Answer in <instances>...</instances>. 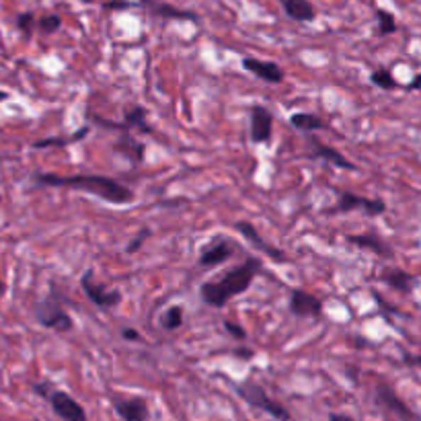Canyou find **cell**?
Masks as SVG:
<instances>
[{
    "label": "cell",
    "mask_w": 421,
    "mask_h": 421,
    "mask_svg": "<svg viewBox=\"0 0 421 421\" xmlns=\"http://www.w3.org/2000/svg\"><path fill=\"white\" fill-rule=\"evenodd\" d=\"M35 27H38V19H35V15H33L31 11H25V13L17 15V29H19L21 33L27 39L33 35Z\"/></svg>",
    "instance_id": "4316f807"
},
{
    "label": "cell",
    "mask_w": 421,
    "mask_h": 421,
    "mask_svg": "<svg viewBox=\"0 0 421 421\" xmlns=\"http://www.w3.org/2000/svg\"><path fill=\"white\" fill-rule=\"evenodd\" d=\"M4 290H6V284H4V282H2V280H0V296H2V294H4Z\"/></svg>",
    "instance_id": "f35d334b"
},
{
    "label": "cell",
    "mask_w": 421,
    "mask_h": 421,
    "mask_svg": "<svg viewBox=\"0 0 421 421\" xmlns=\"http://www.w3.org/2000/svg\"><path fill=\"white\" fill-rule=\"evenodd\" d=\"M121 124H124L126 132H130V134H132L134 128L140 130V132H146V134L153 132V128L146 121V107H142V105H130V107H126Z\"/></svg>",
    "instance_id": "44dd1931"
},
{
    "label": "cell",
    "mask_w": 421,
    "mask_h": 421,
    "mask_svg": "<svg viewBox=\"0 0 421 421\" xmlns=\"http://www.w3.org/2000/svg\"><path fill=\"white\" fill-rule=\"evenodd\" d=\"M345 241L354 247H360V249L372 251L376 253L378 257H386L390 259L393 257V249L384 243V239H381L376 232H366V234H347Z\"/></svg>",
    "instance_id": "2e32d148"
},
{
    "label": "cell",
    "mask_w": 421,
    "mask_h": 421,
    "mask_svg": "<svg viewBox=\"0 0 421 421\" xmlns=\"http://www.w3.org/2000/svg\"><path fill=\"white\" fill-rule=\"evenodd\" d=\"M290 126L298 132H305V134H312V132H319V130H325V121L315 114H294L290 115Z\"/></svg>",
    "instance_id": "603a6c76"
},
{
    "label": "cell",
    "mask_w": 421,
    "mask_h": 421,
    "mask_svg": "<svg viewBox=\"0 0 421 421\" xmlns=\"http://www.w3.org/2000/svg\"><path fill=\"white\" fill-rule=\"evenodd\" d=\"M114 151L126 158H130L132 163H142L144 160V153H146V144H142L140 140H136L130 132H121V136L115 140Z\"/></svg>",
    "instance_id": "ac0fdd59"
},
{
    "label": "cell",
    "mask_w": 421,
    "mask_h": 421,
    "mask_svg": "<svg viewBox=\"0 0 421 421\" xmlns=\"http://www.w3.org/2000/svg\"><path fill=\"white\" fill-rule=\"evenodd\" d=\"M236 360H245V362H249L255 358V349H251L247 345H239V347H234L232 351H230Z\"/></svg>",
    "instance_id": "1f68e13d"
},
{
    "label": "cell",
    "mask_w": 421,
    "mask_h": 421,
    "mask_svg": "<svg viewBox=\"0 0 421 421\" xmlns=\"http://www.w3.org/2000/svg\"><path fill=\"white\" fill-rule=\"evenodd\" d=\"M259 271H261V261L257 257H247L245 263L229 269L226 273H222V278L204 282L199 286V296L208 307L222 308L229 300L245 294Z\"/></svg>",
    "instance_id": "7a4b0ae2"
},
{
    "label": "cell",
    "mask_w": 421,
    "mask_h": 421,
    "mask_svg": "<svg viewBox=\"0 0 421 421\" xmlns=\"http://www.w3.org/2000/svg\"><path fill=\"white\" fill-rule=\"evenodd\" d=\"M60 27H62V19H60L58 15H43V17L38 21V29L41 33H45V35L56 33Z\"/></svg>",
    "instance_id": "83f0119b"
},
{
    "label": "cell",
    "mask_w": 421,
    "mask_h": 421,
    "mask_svg": "<svg viewBox=\"0 0 421 421\" xmlns=\"http://www.w3.org/2000/svg\"><path fill=\"white\" fill-rule=\"evenodd\" d=\"M234 229L239 230L247 241H249L251 245L255 247V249L263 251L268 257H271V261H275V263H288V255L282 249H275V247H271L268 241L259 234V230L255 229L253 224H251L249 220H239L236 224H234Z\"/></svg>",
    "instance_id": "4fadbf2b"
},
{
    "label": "cell",
    "mask_w": 421,
    "mask_h": 421,
    "mask_svg": "<svg viewBox=\"0 0 421 421\" xmlns=\"http://www.w3.org/2000/svg\"><path fill=\"white\" fill-rule=\"evenodd\" d=\"M121 337H124L126 341H142V335H140L136 329H132V327H124V329H121Z\"/></svg>",
    "instance_id": "836d02e7"
},
{
    "label": "cell",
    "mask_w": 421,
    "mask_h": 421,
    "mask_svg": "<svg viewBox=\"0 0 421 421\" xmlns=\"http://www.w3.org/2000/svg\"><path fill=\"white\" fill-rule=\"evenodd\" d=\"M80 2H93V0H80Z\"/></svg>",
    "instance_id": "ab89813d"
},
{
    "label": "cell",
    "mask_w": 421,
    "mask_h": 421,
    "mask_svg": "<svg viewBox=\"0 0 421 421\" xmlns=\"http://www.w3.org/2000/svg\"><path fill=\"white\" fill-rule=\"evenodd\" d=\"M378 280L388 288L401 292V294H409V292H413V288L417 286V275H413V273H409L401 268H384L378 275Z\"/></svg>",
    "instance_id": "9a60e30c"
},
{
    "label": "cell",
    "mask_w": 421,
    "mask_h": 421,
    "mask_svg": "<svg viewBox=\"0 0 421 421\" xmlns=\"http://www.w3.org/2000/svg\"><path fill=\"white\" fill-rule=\"evenodd\" d=\"M273 134V115L266 105L251 107V142L268 144Z\"/></svg>",
    "instance_id": "7c38bea8"
},
{
    "label": "cell",
    "mask_w": 421,
    "mask_h": 421,
    "mask_svg": "<svg viewBox=\"0 0 421 421\" xmlns=\"http://www.w3.org/2000/svg\"><path fill=\"white\" fill-rule=\"evenodd\" d=\"M222 325H224V331L229 333L232 339H236V341H245L247 339V331L243 329L241 325H236L234 321H222Z\"/></svg>",
    "instance_id": "f546056e"
},
{
    "label": "cell",
    "mask_w": 421,
    "mask_h": 421,
    "mask_svg": "<svg viewBox=\"0 0 421 421\" xmlns=\"http://www.w3.org/2000/svg\"><path fill=\"white\" fill-rule=\"evenodd\" d=\"M234 393L247 403L253 409H259L263 413L271 415L273 420L278 421H290L292 415L288 411V407H284L280 401L271 399L266 388L261 384L253 383V381H245V383H234Z\"/></svg>",
    "instance_id": "3957f363"
},
{
    "label": "cell",
    "mask_w": 421,
    "mask_h": 421,
    "mask_svg": "<svg viewBox=\"0 0 421 421\" xmlns=\"http://www.w3.org/2000/svg\"><path fill=\"white\" fill-rule=\"evenodd\" d=\"M284 13L292 21L298 23H312L317 19V9L310 0H282Z\"/></svg>",
    "instance_id": "ffe728a7"
},
{
    "label": "cell",
    "mask_w": 421,
    "mask_h": 421,
    "mask_svg": "<svg viewBox=\"0 0 421 421\" xmlns=\"http://www.w3.org/2000/svg\"><path fill=\"white\" fill-rule=\"evenodd\" d=\"M89 132H91V128L84 126L82 130H78V132H75V134L70 136H54V138H41V140H35L31 146H33L35 151H43V148H66V146H70V144H77L78 140L87 138Z\"/></svg>",
    "instance_id": "7402d4cb"
},
{
    "label": "cell",
    "mask_w": 421,
    "mask_h": 421,
    "mask_svg": "<svg viewBox=\"0 0 421 421\" xmlns=\"http://www.w3.org/2000/svg\"><path fill=\"white\" fill-rule=\"evenodd\" d=\"M308 144H310V148H312L310 158H321V160H327L329 165H333V167H337V169H344V171H356V165H354V163H349V160H347L339 151H335L333 146H329V144H325V142H321L319 138L310 136V138H308Z\"/></svg>",
    "instance_id": "5bb4252c"
},
{
    "label": "cell",
    "mask_w": 421,
    "mask_h": 421,
    "mask_svg": "<svg viewBox=\"0 0 421 421\" xmlns=\"http://www.w3.org/2000/svg\"><path fill=\"white\" fill-rule=\"evenodd\" d=\"M329 421H354V417L347 413H329Z\"/></svg>",
    "instance_id": "d590c367"
},
{
    "label": "cell",
    "mask_w": 421,
    "mask_h": 421,
    "mask_svg": "<svg viewBox=\"0 0 421 421\" xmlns=\"http://www.w3.org/2000/svg\"><path fill=\"white\" fill-rule=\"evenodd\" d=\"M144 9H148V13H153L156 17H163V19H173V21H199V17L193 13V11H183V9H177L173 4L167 2H156V0H140Z\"/></svg>",
    "instance_id": "e0dca14e"
},
{
    "label": "cell",
    "mask_w": 421,
    "mask_h": 421,
    "mask_svg": "<svg viewBox=\"0 0 421 421\" xmlns=\"http://www.w3.org/2000/svg\"><path fill=\"white\" fill-rule=\"evenodd\" d=\"M31 390L38 395V397H41V399H50V395L56 390V386L54 384L50 383V381H43V383H35V384H31Z\"/></svg>",
    "instance_id": "4dcf8cb0"
},
{
    "label": "cell",
    "mask_w": 421,
    "mask_h": 421,
    "mask_svg": "<svg viewBox=\"0 0 421 421\" xmlns=\"http://www.w3.org/2000/svg\"><path fill=\"white\" fill-rule=\"evenodd\" d=\"M354 210H362L368 218H378L386 212V202L381 197H362L354 192H341L337 195V202L325 208V216H337V214H349Z\"/></svg>",
    "instance_id": "5b68a950"
},
{
    "label": "cell",
    "mask_w": 421,
    "mask_h": 421,
    "mask_svg": "<svg viewBox=\"0 0 421 421\" xmlns=\"http://www.w3.org/2000/svg\"><path fill=\"white\" fill-rule=\"evenodd\" d=\"M48 403H50L52 411H54L62 421H89L84 407H82L72 395H68V393H64V390H58L56 388V390L50 395Z\"/></svg>",
    "instance_id": "9c48e42d"
},
{
    "label": "cell",
    "mask_w": 421,
    "mask_h": 421,
    "mask_svg": "<svg viewBox=\"0 0 421 421\" xmlns=\"http://www.w3.org/2000/svg\"><path fill=\"white\" fill-rule=\"evenodd\" d=\"M153 232H151V229H142L138 234H136L134 239L128 243V247H126V253H130V255H134V253H138V251L144 247V243H146V239L151 236Z\"/></svg>",
    "instance_id": "f1b7e54d"
},
{
    "label": "cell",
    "mask_w": 421,
    "mask_h": 421,
    "mask_svg": "<svg viewBox=\"0 0 421 421\" xmlns=\"http://www.w3.org/2000/svg\"><path fill=\"white\" fill-rule=\"evenodd\" d=\"M111 405L121 421H148L151 417L148 401L142 397H114Z\"/></svg>",
    "instance_id": "30bf717a"
},
{
    "label": "cell",
    "mask_w": 421,
    "mask_h": 421,
    "mask_svg": "<svg viewBox=\"0 0 421 421\" xmlns=\"http://www.w3.org/2000/svg\"><path fill=\"white\" fill-rule=\"evenodd\" d=\"M376 23H378V35L386 38V35H393L397 33V19L393 13L384 11V9H376Z\"/></svg>",
    "instance_id": "d4e9b609"
},
{
    "label": "cell",
    "mask_w": 421,
    "mask_h": 421,
    "mask_svg": "<svg viewBox=\"0 0 421 421\" xmlns=\"http://www.w3.org/2000/svg\"><path fill=\"white\" fill-rule=\"evenodd\" d=\"M33 185L38 187H70V190H82L101 197L107 204L126 206L134 202V192L119 181H115L107 175H89V173H77V175H58V173H35L31 177Z\"/></svg>",
    "instance_id": "6da1fadb"
},
{
    "label": "cell",
    "mask_w": 421,
    "mask_h": 421,
    "mask_svg": "<svg viewBox=\"0 0 421 421\" xmlns=\"http://www.w3.org/2000/svg\"><path fill=\"white\" fill-rule=\"evenodd\" d=\"M0 421H2V420H0Z\"/></svg>",
    "instance_id": "b9f144b4"
},
{
    "label": "cell",
    "mask_w": 421,
    "mask_h": 421,
    "mask_svg": "<svg viewBox=\"0 0 421 421\" xmlns=\"http://www.w3.org/2000/svg\"><path fill=\"white\" fill-rule=\"evenodd\" d=\"M80 290L84 292V296L95 305L97 308L109 310V308H117L121 305V292L119 290H111V288L103 286L95 280L93 269H87L80 278Z\"/></svg>",
    "instance_id": "8992f818"
},
{
    "label": "cell",
    "mask_w": 421,
    "mask_h": 421,
    "mask_svg": "<svg viewBox=\"0 0 421 421\" xmlns=\"http://www.w3.org/2000/svg\"><path fill=\"white\" fill-rule=\"evenodd\" d=\"M134 6V2H126V0H111V2H105L103 9L107 11H121V9H130Z\"/></svg>",
    "instance_id": "d6a6232c"
},
{
    "label": "cell",
    "mask_w": 421,
    "mask_h": 421,
    "mask_svg": "<svg viewBox=\"0 0 421 421\" xmlns=\"http://www.w3.org/2000/svg\"><path fill=\"white\" fill-rule=\"evenodd\" d=\"M183 321H185V308L181 307V305H173V307H169L160 315V327L165 331H177V329H181Z\"/></svg>",
    "instance_id": "cb8c5ba5"
},
{
    "label": "cell",
    "mask_w": 421,
    "mask_h": 421,
    "mask_svg": "<svg viewBox=\"0 0 421 421\" xmlns=\"http://www.w3.org/2000/svg\"><path fill=\"white\" fill-rule=\"evenodd\" d=\"M0 202H2V195H0Z\"/></svg>",
    "instance_id": "60d3db41"
},
{
    "label": "cell",
    "mask_w": 421,
    "mask_h": 421,
    "mask_svg": "<svg viewBox=\"0 0 421 421\" xmlns=\"http://www.w3.org/2000/svg\"><path fill=\"white\" fill-rule=\"evenodd\" d=\"M374 403L378 407H383L384 411L393 413V415H399L405 421H415L417 415L409 409V405L403 401L401 397L397 395V390L386 383H378L374 388Z\"/></svg>",
    "instance_id": "52a82bcc"
},
{
    "label": "cell",
    "mask_w": 421,
    "mask_h": 421,
    "mask_svg": "<svg viewBox=\"0 0 421 421\" xmlns=\"http://www.w3.org/2000/svg\"><path fill=\"white\" fill-rule=\"evenodd\" d=\"M403 362L407 366H415V368H421V354L420 356H405Z\"/></svg>",
    "instance_id": "e575fe53"
},
{
    "label": "cell",
    "mask_w": 421,
    "mask_h": 421,
    "mask_svg": "<svg viewBox=\"0 0 421 421\" xmlns=\"http://www.w3.org/2000/svg\"><path fill=\"white\" fill-rule=\"evenodd\" d=\"M241 66H243V70H247L253 77H257L268 84H282L286 78V72L275 62H268V60L247 56L241 60Z\"/></svg>",
    "instance_id": "8fae6325"
},
{
    "label": "cell",
    "mask_w": 421,
    "mask_h": 421,
    "mask_svg": "<svg viewBox=\"0 0 421 421\" xmlns=\"http://www.w3.org/2000/svg\"><path fill=\"white\" fill-rule=\"evenodd\" d=\"M370 82L374 84V87H378V89H383V91H393V89H397L399 84H397V80L393 77V72L388 70V68H376V70H372V75H370Z\"/></svg>",
    "instance_id": "484cf974"
},
{
    "label": "cell",
    "mask_w": 421,
    "mask_h": 421,
    "mask_svg": "<svg viewBox=\"0 0 421 421\" xmlns=\"http://www.w3.org/2000/svg\"><path fill=\"white\" fill-rule=\"evenodd\" d=\"M35 319L39 325L56 333H68L75 329V321L62 305V296L56 290H52V294H48L35 305Z\"/></svg>",
    "instance_id": "277c9868"
},
{
    "label": "cell",
    "mask_w": 421,
    "mask_h": 421,
    "mask_svg": "<svg viewBox=\"0 0 421 421\" xmlns=\"http://www.w3.org/2000/svg\"><path fill=\"white\" fill-rule=\"evenodd\" d=\"M405 89H407V91H417V89H421V75H417V77L413 78Z\"/></svg>",
    "instance_id": "8d00e7d4"
},
{
    "label": "cell",
    "mask_w": 421,
    "mask_h": 421,
    "mask_svg": "<svg viewBox=\"0 0 421 421\" xmlns=\"http://www.w3.org/2000/svg\"><path fill=\"white\" fill-rule=\"evenodd\" d=\"M288 308L294 317L298 319H317L323 315V300L315 294H310L302 288H294L290 292V300H288Z\"/></svg>",
    "instance_id": "ba28073f"
},
{
    "label": "cell",
    "mask_w": 421,
    "mask_h": 421,
    "mask_svg": "<svg viewBox=\"0 0 421 421\" xmlns=\"http://www.w3.org/2000/svg\"><path fill=\"white\" fill-rule=\"evenodd\" d=\"M9 93H6V91H0V103H2V101H6V99H9Z\"/></svg>",
    "instance_id": "74e56055"
},
{
    "label": "cell",
    "mask_w": 421,
    "mask_h": 421,
    "mask_svg": "<svg viewBox=\"0 0 421 421\" xmlns=\"http://www.w3.org/2000/svg\"><path fill=\"white\" fill-rule=\"evenodd\" d=\"M234 253V247L230 241H220L216 245H210L208 249L202 251L199 255V266L202 268H216V266H222L224 261H229Z\"/></svg>",
    "instance_id": "d6986e66"
}]
</instances>
